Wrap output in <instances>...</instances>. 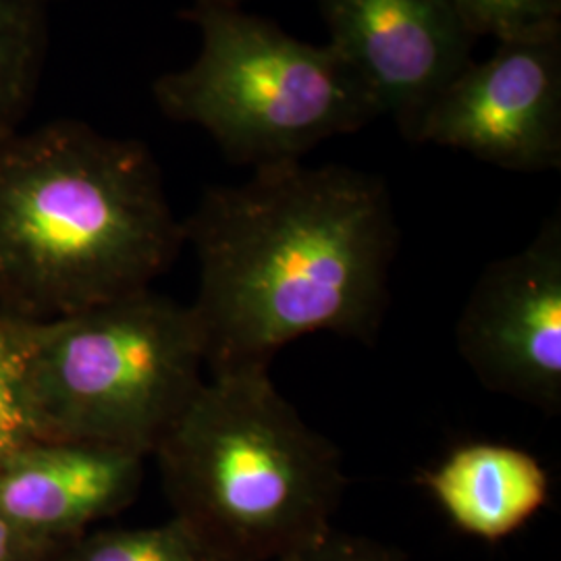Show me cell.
I'll return each instance as SVG.
<instances>
[{
	"label": "cell",
	"instance_id": "cell-1",
	"mask_svg": "<svg viewBox=\"0 0 561 561\" xmlns=\"http://www.w3.org/2000/svg\"><path fill=\"white\" fill-rule=\"evenodd\" d=\"M198 259L190 306L210 377L268 370L314 333L366 345L389 308L400 227L379 175L283 162L204 192L181 221Z\"/></svg>",
	"mask_w": 561,
	"mask_h": 561
},
{
	"label": "cell",
	"instance_id": "cell-2",
	"mask_svg": "<svg viewBox=\"0 0 561 561\" xmlns=\"http://www.w3.org/2000/svg\"><path fill=\"white\" fill-rule=\"evenodd\" d=\"M183 243L144 141L76 119L0 140V314L59 321L148 289Z\"/></svg>",
	"mask_w": 561,
	"mask_h": 561
},
{
	"label": "cell",
	"instance_id": "cell-3",
	"mask_svg": "<svg viewBox=\"0 0 561 561\" xmlns=\"http://www.w3.org/2000/svg\"><path fill=\"white\" fill-rule=\"evenodd\" d=\"M173 516L221 561H277L333 528L347 477L268 370L210 377L157 451Z\"/></svg>",
	"mask_w": 561,
	"mask_h": 561
},
{
	"label": "cell",
	"instance_id": "cell-4",
	"mask_svg": "<svg viewBox=\"0 0 561 561\" xmlns=\"http://www.w3.org/2000/svg\"><path fill=\"white\" fill-rule=\"evenodd\" d=\"M183 20L198 30L201 53L157 78L152 96L167 119L202 127L236 164L298 162L381 117L370 88L331 44L298 41L222 0H192Z\"/></svg>",
	"mask_w": 561,
	"mask_h": 561
},
{
	"label": "cell",
	"instance_id": "cell-5",
	"mask_svg": "<svg viewBox=\"0 0 561 561\" xmlns=\"http://www.w3.org/2000/svg\"><path fill=\"white\" fill-rule=\"evenodd\" d=\"M190 306L152 287L42 324L23 377L38 442L152 456L204 385Z\"/></svg>",
	"mask_w": 561,
	"mask_h": 561
},
{
	"label": "cell",
	"instance_id": "cell-6",
	"mask_svg": "<svg viewBox=\"0 0 561 561\" xmlns=\"http://www.w3.org/2000/svg\"><path fill=\"white\" fill-rule=\"evenodd\" d=\"M456 345L484 389L560 416V215L482 271L461 308Z\"/></svg>",
	"mask_w": 561,
	"mask_h": 561
},
{
	"label": "cell",
	"instance_id": "cell-7",
	"mask_svg": "<svg viewBox=\"0 0 561 561\" xmlns=\"http://www.w3.org/2000/svg\"><path fill=\"white\" fill-rule=\"evenodd\" d=\"M416 144L461 150L516 173L561 167V36L497 42L443 88Z\"/></svg>",
	"mask_w": 561,
	"mask_h": 561
},
{
	"label": "cell",
	"instance_id": "cell-8",
	"mask_svg": "<svg viewBox=\"0 0 561 561\" xmlns=\"http://www.w3.org/2000/svg\"><path fill=\"white\" fill-rule=\"evenodd\" d=\"M329 44L414 140L443 88L472 62L477 36L449 0H319Z\"/></svg>",
	"mask_w": 561,
	"mask_h": 561
},
{
	"label": "cell",
	"instance_id": "cell-9",
	"mask_svg": "<svg viewBox=\"0 0 561 561\" xmlns=\"http://www.w3.org/2000/svg\"><path fill=\"white\" fill-rule=\"evenodd\" d=\"M144 461L106 445L27 443L0 460V514L32 537L73 541L134 503Z\"/></svg>",
	"mask_w": 561,
	"mask_h": 561
},
{
	"label": "cell",
	"instance_id": "cell-10",
	"mask_svg": "<svg viewBox=\"0 0 561 561\" xmlns=\"http://www.w3.org/2000/svg\"><path fill=\"white\" fill-rule=\"evenodd\" d=\"M419 481L461 533L489 542L503 541L533 520L551 486L541 461L503 443L458 447Z\"/></svg>",
	"mask_w": 561,
	"mask_h": 561
},
{
	"label": "cell",
	"instance_id": "cell-11",
	"mask_svg": "<svg viewBox=\"0 0 561 561\" xmlns=\"http://www.w3.org/2000/svg\"><path fill=\"white\" fill-rule=\"evenodd\" d=\"M48 44L46 2L0 0V140L20 131Z\"/></svg>",
	"mask_w": 561,
	"mask_h": 561
},
{
	"label": "cell",
	"instance_id": "cell-12",
	"mask_svg": "<svg viewBox=\"0 0 561 561\" xmlns=\"http://www.w3.org/2000/svg\"><path fill=\"white\" fill-rule=\"evenodd\" d=\"M59 561H221L180 518L144 528L83 533L62 547Z\"/></svg>",
	"mask_w": 561,
	"mask_h": 561
},
{
	"label": "cell",
	"instance_id": "cell-13",
	"mask_svg": "<svg viewBox=\"0 0 561 561\" xmlns=\"http://www.w3.org/2000/svg\"><path fill=\"white\" fill-rule=\"evenodd\" d=\"M42 324L0 314V460L38 442L25 408L23 377L41 340Z\"/></svg>",
	"mask_w": 561,
	"mask_h": 561
},
{
	"label": "cell",
	"instance_id": "cell-14",
	"mask_svg": "<svg viewBox=\"0 0 561 561\" xmlns=\"http://www.w3.org/2000/svg\"><path fill=\"white\" fill-rule=\"evenodd\" d=\"M472 36L497 42L561 36V0H449Z\"/></svg>",
	"mask_w": 561,
	"mask_h": 561
},
{
	"label": "cell",
	"instance_id": "cell-15",
	"mask_svg": "<svg viewBox=\"0 0 561 561\" xmlns=\"http://www.w3.org/2000/svg\"><path fill=\"white\" fill-rule=\"evenodd\" d=\"M277 561H408L400 549L370 537L327 530L317 541L283 556Z\"/></svg>",
	"mask_w": 561,
	"mask_h": 561
},
{
	"label": "cell",
	"instance_id": "cell-16",
	"mask_svg": "<svg viewBox=\"0 0 561 561\" xmlns=\"http://www.w3.org/2000/svg\"><path fill=\"white\" fill-rule=\"evenodd\" d=\"M65 545L32 537L0 514V561H59Z\"/></svg>",
	"mask_w": 561,
	"mask_h": 561
},
{
	"label": "cell",
	"instance_id": "cell-17",
	"mask_svg": "<svg viewBox=\"0 0 561 561\" xmlns=\"http://www.w3.org/2000/svg\"><path fill=\"white\" fill-rule=\"evenodd\" d=\"M222 2H233V4H243L245 0H222Z\"/></svg>",
	"mask_w": 561,
	"mask_h": 561
},
{
	"label": "cell",
	"instance_id": "cell-18",
	"mask_svg": "<svg viewBox=\"0 0 561 561\" xmlns=\"http://www.w3.org/2000/svg\"><path fill=\"white\" fill-rule=\"evenodd\" d=\"M42 2H46V4H48V2H53V0H42Z\"/></svg>",
	"mask_w": 561,
	"mask_h": 561
}]
</instances>
